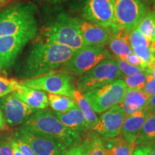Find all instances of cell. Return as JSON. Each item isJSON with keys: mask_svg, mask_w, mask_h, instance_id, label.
Returning a JSON list of instances; mask_svg holds the SVG:
<instances>
[{"mask_svg": "<svg viewBox=\"0 0 155 155\" xmlns=\"http://www.w3.org/2000/svg\"><path fill=\"white\" fill-rule=\"evenodd\" d=\"M73 53L74 50L66 46L38 40L19 68V77L26 80L47 74L61 68Z\"/></svg>", "mask_w": 155, "mask_h": 155, "instance_id": "cell-1", "label": "cell"}, {"mask_svg": "<svg viewBox=\"0 0 155 155\" xmlns=\"http://www.w3.org/2000/svg\"><path fill=\"white\" fill-rule=\"evenodd\" d=\"M37 7L30 2H18L0 12V37L29 35L38 32Z\"/></svg>", "mask_w": 155, "mask_h": 155, "instance_id": "cell-2", "label": "cell"}, {"mask_svg": "<svg viewBox=\"0 0 155 155\" xmlns=\"http://www.w3.org/2000/svg\"><path fill=\"white\" fill-rule=\"evenodd\" d=\"M19 128L52 136L61 141L68 150L82 142L81 136L64 125L50 110L35 111Z\"/></svg>", "mask_w": 155, "mask_h": 155, "instance_id": "cell-3", "label": "cell"}, {"mask_svg": "<svg viewBox=\"0 0 155 155\" xmlns=\"http://www.w3.org/2000/svg\"><path fill=\"white\" fill-rule=\"evenodd\" d=\"M41 34L42 38L39 40L66 46L74 51L86 46L78 28L76 17L65 12L59 13L43 27Z\"/></svg>", "mask_w": 155, "mask_h": 155, "instance_id": "cell-4", "label": "cell"}, {"mask_svg": "<svg viewBox=\"0 0 155 155\" xmlns=\"http://www.w3.org/2000/svg\"><path fill=\"white\" fill-rule=\"evenodd\" d=\"M121 77L116 60L113 58H108L101 61L88 72L81 75L77 81L78 90L84 94L121 79Z\"/></svg>", "mask_w": 155, "mask_h": 155, "instance_id": "cell-5", "label": "cell"}, {"mask_svg": "<svg viewBox=\"0 0 155 155\" xmlns=\"http://www.w3.org/2000/svg\"><path fill=\"white\" fill-rule=\"evenodd\" d=\"M19 84L35 90L73 98V92L75 90L72 75L63 71H51L41 76L20 81Z\"/></svg>", "mask_w": 155, "mask_h": 155, "instance_id": "cell-6", "label": "cell"}, {"mask_svg": "<svg viewBox=\"0 0 155 155\" xmlns=\"http://www.w3.org/2000/svg\"><path fill=\"white\" fill-rule=\"evenodd\" d=\"M127 88L122 79H118L105 86L85 92L88 100L96 113H103L110 108L119 104L123 99Z\"/></svg>", "mask_w": 155, "mask_h": 155, "instance_id": "cell-7", "label": "cell"}, {"mask_svg": "<svg viewBox=\"0 0 155 155\" xmlns=\"http://www.w3.org/2000/svg\"><path fill=\"white\" fill-rule=\"evenodd\" d=\"M111 58L112 55L105 48L85 46L75 50L71 59L61 67V71L71 75H81L101 61Z\"/></svg>", "mask_w": 155, "mask_h": 155, "instance_id": "cell-8", "label": "cell"}, {"mask_svg": "<svg viewBox=\"0 0 155 155\" xmlns=\"http://www.w3.org/2000/svg\"><path fill=\"white\" fill-rule=\"evenodd\" d=\"M114 24L117 30L130 32L135 30L147 14L140 0H113Z\"/></svg>", "mask_w": 155, "mask_h": 155, "instance_id": "cell-9", "label": "cell"}, {"mask_svg": "<svg viewBox=\"0 0 155 155\" xmlns=\"http://www.w3.org/2000/svg\"><path fill=\"white\" fill-rule=\"evenodd\" d=\"M15 136L26 142L37 155H65L68 151L61 141L43 133L19 128Z\"/></svg>", "mask_w": 155, "mask_h": 155, "instance_id": "cell-10", "label": "cell"}, {"mask_svg": "<svg viewBox=\"0 0 155 155\" xmlns=\"http://www.w3.org/2000/svg\"><path fill=\"white\" fill-rule=\"evenodd\" d=\"M82 16L86 20L104 28L117 30L114 24L113 0H86L82 9Z\"/></svg>", "mask_w": 155, "mask_h": 155, "instance_id": "cell-11", "label": "cell"}, {"mask_svg": "<svg viewBox=\"0 0 155 155\" xmlns=\"http://www.w3.org/2000/svg\"><path fill=\"white\" fill-rule=\"evenodd\" d=\"M127 115L119 104L106 110L98 118L92 130L104 138H115L120 134Z\"/></svg>", "mask_w": 155, "mask_h": 155, "instance_id": "cell-12", "label": "cell"}, {"mask_svg": "<svg viewBox=\"0 0 155 155\" xmlns=\"http://www.w3.org/2000/svg\"><path fill=\"white\" fill-rule=\"evenodd\" d=\"M0 108L6 122L12 126L22 124L37 111L11 94L0 98Z\"/></svg>", "mask_w": 155, "mask_h": 155, "instance_id": "cell-13", "label": "cell"}, {"mask_svg": "<svg viewBox=\"0 0 155 155\" xmlns=\"http://www.w3.org/2000/svg\"><path fill=\"white\" fill-rule=\"evenodd\" d=\"M76 22L86 46L104 48L113 33L111 28H104L86 19L76 18Z\"/></svg>", "mask_w": 155, "mask_h": 155, "instance_id": "cell-14", "label": "cell"}, {"mask_svg": "<svg viewBox=\"0 0 155 155\" xmlns=\"http://www.w3.org/2000/svg\"><path fill=\"white\" fill-rule=\"evenodd\" d=\"M34 38L29 35L0 37V62L5 68L14 65L23 48Z\"/></svg>", "mask_w": 155, "mask_h": 155, "instance_id": "cell-15", "label": "cell"}, {"mask_svg": "<svg viewBox=\"0 0 155 155\" xmlns=\"http://www.w3.org/2000/svg\"><path fill=\"white\" fill-rule=\"evenodd\" d=\"M131 47L133 52L141 58L147 68L155 65V54L151 49V42L137 29L130 32Z\"/></svg>", "mask_w": 155, "mask_h": 155, "instance_id": "cell-16", "label": "cell"}, {"mask_svg": "<svg viewBox=\"0 0 155 155\" xmlns=\"http://www.w3.org/2000/svg\"><path fill=\"white\" fill-rule=\"evenodd\" d=\"M12 94L36 111L45 109L49 106L48 95L42 91L20 85L18 89Z\"/></svg>", "mask_w": 155, "mask_h": 155, "instance_id": "cell-17", "label": "cell"}, {"mask_svg": "<svg viewBox=\"0 0 155 155\" xmlns=\"http://www.w3.org/2000/svg\"><path fill=\"white\" fill-rule=\"evenodd\" d=\"M149 115L150 114L143 109L127 116L119 135L125 140L135 141Z\"/></svg>", "mask_w": 155, "mask_h": 155, "instance_id": "cell-18", "label": "cell"}, {"mask_svg": "<svg viewBox=\"0 0 155 155\" xmlns=\"http://www.w3.org/2000/svg\"><path fill=\"white\" fill-rule=\"evenodd\" d=\"M149 98L150 97L142 90L127 88L119 106L124 111L126 115L129 116L144 109Z\"/></svg>", "mask_w": 155, "mask_h": 155, "instance_id": "cell-19", "label": "cell"}, {"mask_svg": "<svg viewBox=\"0 0 155 155\" xmlns=\"http://www.w3.org/2000/svg\"><path fill=\"white\" fill-rule=\"evenodd\" d=\"M130 32L124 30L113 32L108 41V47L116 59L124 61L127 56L134 53L131 47Z\"/></svg>", "mask_w": 155, "mask_h": 155, "instance_id": "cell-20", "label": "cell"}, {"mask_svg": "<svg viewBox=\"0 0 155 155\" xmlns=\"http://www.w3.org/2000/svg\"><path fill=\"white\" fill-rule=\"evenodd\" d=\"M52 112L64 125L78 134L81 137L88 131L86 128L84 116L78 106L65 113H58L53 111Z\"/></svg>", "mask_w": 155, "mask_h": 155, "instance_id": "cell-21", "label": "cell"}, {"mask_svg": "<svg viewBox=\"0 0 155 155\" xmlns=\"http://www.w3.org/2000/svg\"><path fill=\"white\" fill-rule=\"evenodd\" d=\"M73 98L76 102L78 107L82 112L86 121V128L88 130H92L94 126L96 124L98 121L96 112L94 111L91 104H89L88 100L84 96L82 93L78 90H75L73 92Z\"/></svg>", "mask_w": 155, "mask_h": 155, "instance_id": "cell-22", "label": "cell"}, {"mask_svg": "<svg viewBox=\"0 0 155 155\" xmlns=\"http://www.w3.org/2000/svg\"><path fill=\"white\" fill-rule=\"evenodd\" d=\"M155 143V114H150L135 141L136 147Z\"/></svg>", "mask_w": 155, "mask_h": 155, "instance_id": "cell-23", "label": "cell"}, {"mask_svg": "<svg viewBox=\"0 0 155 155\" xmlns=\"http://www.w3.org/2000/svg\"><path fill=\"white\" fill-rule=\"evenodd\" d=\"M48 98L50 108L53 111L58 113H65L78 106L74 98L63 95L49 94Z\"/></svg>", "mask_w": 155, "mask_h": 155, "instance_id": "cell-24", "label": "cell"}, {"mask_svg": "<svg viewBox=\"0 0 155 155\" xmlns=\"http://www.w3.org/2000/svg\"><path fill=\"white\" fill-rule=\"evenodd\" d=\"M111 139V144L105 146L108 155H132L136 147L135 141L125 140L120 135Z\"/></svg>", "mask_w": 155, "mask_h": 155, "instance_id": "cell-25", "label": "cell"}, {"mask_svg": "<svg viewBox=\"0 0 155 155\" xmlns=\"http://www.w3.org/2000/svg\"><path fill=\"white\" fill-rule=\"evenodd\" d=\"M136 29L150 42H155V13L154 12L147 13Z\"/></svg>", "mask_w": 155, "mask_h": 155, "instance_id": "cell-26", "label": "cell"}, {"mask_svg": "<svg viewBox=\"0 0 155 155\" xmlns=\"http://www.w3.org/2000/svg\"><path fill=\"white\" fill-rule=\"evenodd\" d=\"M149 73H150V69L147 68L142 72L137 74L129 75V76L123 75L122 80L125 83L127 88L142 90L148 79Z\"/></svg>", "mask_w": 155, "mask_h": 155, "instance_id": "cell-27", "label": "cell"}, {"mask_svg": "<svg viewBox=\"0 0 155 155\" xmlns=\"http://www.w3.org/2000/svg\"><path fill=\"white\" fill-rule=\"evenodd\" d=\"M86 147V155H108L104 139L91 136L83 141Z\"/></svg>", "mask_w": 155, "mask_h": 155, "instance_id": "cell-28", "label": "cell"}, {"mask_svg": "<svg viewBox=\"0 0 155 155\" xmlns=\"http://www.w3.org/2000/svg\"><path fill=\"white\" fill-rule=\"evenodd\" d=\"M19 86V82L15 79L0 76V98L15 92Z\"/></svg>", "mask_w": 155, "mask_h": 155, "instance_id": "cell-29", "label": "cell"}, {"mask_svg": "<svg viewBox=\"0 0 155 155\" xmlns=\"http://www.w3.org/2000/svg\"><path fill=\"white\" fill-rule=\"evenodd\" d=\"M117 65L119 67V69L121 72L122 75H125V76H129V75H132L137 74L142 72L146 68H141L139 67H136L134 65H131L129 64L127 62L125 61H122V60L116 59Z\"/></svg>", "mask_w": 155, "mask_h": 155, "instance_id": "cell-30", "label": "cell"}, {"mask_svg": "<svg viewBox=\"0 0 155 155\" xmlns=\"http://www.w3.org/2000/svg\"><path fill=\"white\" fill-rule=\"evenodd\" d=\"M0 155H14L11 138L0 137Z\"/></svg>", "mask_w": 155, "mask_h": 155, "instance_id": "cell-31", "label": "cell"}, {"mask_svg": "<svg viewBox=\"0 0 155 155\" xmlns=\"http://www.w3.org/2000/svg\"><path fill=\"white\" fill-rule=\"evenodd\" d=\"M14 140L23 155H37L34 151L32 150V148L26 142H25L22 139L15 136Z\"/></svg>", "mask_w": 155, "mask_h": 155, "instance_id": "cell-32", "label": "cell"}, {"mask_svg": "<svg viewBox=\"0 0 155 155\" xmlns=\"http://www.w3.org/2000/svg\"><path fill=\"white\" fill-rule=\"evenodd\" d=\"M124 61L130 65H134V66L139 67L141 68H147L144 63V62L141 61V58L137 55H136L134 53H132L129 56H127Z\"/></svg>", "mask_w": 155, "mask_h": 155, "instance_id": "cell-33", "label": "cell"}, {"mask_svg": "<svg viewBox=\"0 0 155 155\" xmlns=\"http://www.w3.org/2000/svg\"><path fill=\"white\" fill-rule=\"evenodd\" d=\"M142 91L149 97L154 95L155 94V79L152 78L150 77V75H149L146 84H145L144 88H143Z\"/></svg>", "mask_w": 155, "mask_h": 155, "instance_id": "cell-34", "label": "cell"}, {"mask_svg": "<svg viewBox=\"0 0 155 155\" xmlns=\"http://www.w3.org/2000/svg\"><path fill=\"white\" fill-rule=\"evenodd\" d=\"M65 155H86V147L84 141L80 144L68 150Z\"/></svg>", "mask_w": 155, "mask_h": 155, "instance_id": "cell-35", "label": "cell"}, {"mask_svg": "<svg viewBox=\"0 0 155 155\" xmlns=\"http://www.w3.org/2000/svg\"><path fill=\"white\" fill-rule=\"evenodd\" d=\"M132 155H150L148 145L137 146L134 150Z\"/></svg>", "mask_w": 155, "mask_h": 155, "instance_id": "cell-36", "label": "cell"}, {"mask_svg": "<svg viewBox=\"0 0 155 155\" xmlns=\"http://www.w3.org/2000/svg\"><path fill=\"white\" fill-rule=\"evenodd\" d=\"M144 109L150 114H155V94L149 98L147 104Z\"/></svg>", "mask_w": 155, "mask_h": 155, "instance_id": "cell-37", "label": "cell"}, {"mask_svg": "<svg viewBox=\"0 0 155 155\" xmlns=\"http://www.w3.org/2000/svg\"><path fill=\"white\" fill-rule=\"evenodd\" d=\"M12 149H13V154L14 155H23L22 153L21 152V151L19 150V149L17 147V145L14 140V139H12Z\"/></svg>", "mask_w": 155, "mask_h": 155, "instance_id": "cell-38", "label": "cell"}, {"mask_svg": "<svg viewBox=\"0 0 155 155\" xmlns=\"http://www.w3.org/2000/svg\"><path fill=\"white\" fill-rule=\"evenodd\" d=\"M6 128V121L3 115L2 111L0 108V129H5Z\"/></svg>", "mask_w": 155, "mask_h": 155, "instance_id": "cell-39", "label": "cell"}, {"mask_svg": "<svg viewBox=\"0 0 155 155\" xmlns=\"http://www.w3.org/2000/svg\"><path fill=\"white\" fill-rule=\"evenodd\" d=\"M38 1L40 2H44L52 4V5H54V4H60L63 2L65 0H38Z\"/></svg>", "mask_w": 155, "mask_h": 155, "instance_id": "cell-40", "label": "cell"}, {"mask_svg": "<svg viewBox=\"0 0 155 155\" xmlns=\"http://www.w3.org/2000/svg\"><path fill=\"white\" fill-rule=\"evenodd\" d=\"M148 68L150 69V73H149L150 77L153 79H155V65L151 68Z\"/></svg>", "mask_w": 155, "mask_h": 155, "instance_id": "cell-41", "label": "cell"}, {"mask_svg": "<svg viewBox=\"0 0 155 155\" xmlns=\"http://www.w3.org/2000/svg\"><path fill=\"white\" fill-rule=\"evenodd\" d=\"M149 151H150V155H155V143L154 144H149Z\"/></svg>", "mask_w": 155, "mask_h": 155, "instance_id": "cell-42", "label": "cell"}, {"mask_svg": "<svg viewBox=\"0 0 155 155\" xmlns=\"http://www.w3.org/2000/svg\"><path fill=\"white\" fill-rule=\"evenodd\" d=\"M144 5H152L155 3V0H140Z\"/></svg>", "mask_w": 155, "mask_h": 155, "instance_id": "cell-43", "label": "cell"}, {"mask_svg": "<svg viewBox=\"0 0 155 155\" xmlns=\"http://www.w3.org/2000/svg\"><path fill=\"white\" fill-rule=\"evenodd\" d=\"M12 1V0H0V7H2V6L5 5H7V4H8Z\"/></svg>", "mask_w": 155, "mask_h": 155, "instance_id": "cell-44", "label": "cell"}, {"mask_svg": "<svg viewBox=\"0 0 155 155\" xmlns=\"http://www.w3.org/2000/svg\"><path fill=\"white\" fill-rule=\"evenodd\" d=\"M3 65H2V63H1V62H0V72H1L2 71V68H3Z\"/></svg>", "mask_w": 155, "mask_h": 155, "instance_id": "cell-45", "label": "cell"}, {"mask_svg": "<svg viewBox=\"0 0 155 155\" xmlns=\"http://www.w3.org/2000/svg\"><path fill=\"white\" fill-rule=\"evenodd\" d=\"M83 1H84V2H86V0H83Z\"/></svg>", "mask_w": 155, "mask_h": 155, "instance_id": "cell-46", "label": "cell"}, {"mask_svg": "<svg viewBox=\"0 0 155 155\" xmlns=\"http://www.w3.org/2000/svg\"><path fill=\"white\" fill-rule=\"evenodd\" d=\"M154 13H155V12H154Z\"/></svg>", "mask_w": 155, "mask_h": 155, "instance_id": "cell-47", "label": "cell"}]
</instances>
